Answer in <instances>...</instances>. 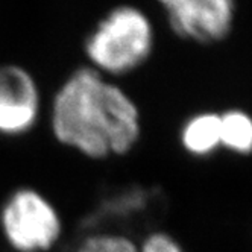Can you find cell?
Masks as SVG:
<instances>
[{"label": "cell", "mask_w": 252, "mask_h": 252, "mask_svg": "<svg viewBox=\"0 0 252 252\" xmlns=\"http://www.w3.org/2000/svg\"><path fill=\"white\" fill-rule=\"evenodd\" d=\"M220 146L248 155L252 152V117L240 110H229L220 116Z\"/></svg>", "instance_id": "cell-8"}, {"label": "cell", "mask_w": 252, "mask_h": 252, "mask_svg": "<svg viewBox=\"0 0 252 252\" xmlns=\"http://www.w3.org/2000/svg\"><path fill=\"white\" fill-rule=\"evenodd\" d=\"M55 137L90 158L129 152L140 137L137 105L97 70L79 68L60 88L52 110Z\"/></svg>", "instance_id": "cell-1"}, {"label": "cell", "mask_w": 252, "mask_h": 252, "mask_svg": "<svg viewBox=\"0 0 252 252\" xmlns=\"http://www.w3.org/2000/svg\"><path fill=\"white\" fill-rule=\"evenodd\" d=\"M2 228L8 243L19 252L47 251L61 236L55 208L31 189L11 194L2 210Z\"/></svg>", "instance_id": "cell-3"}, {"label": "cell", "mask_w": 252, "mask_h": 252, "mask_svg": "<svg viewBox=\"0 0 252 252\" xmlns=\"http://www.w3.org/2000/svg\"><path fill=\"white\" fill-rule=\"evenodd\" d=\"M181 141L191 155H210L220 146V116L202 113L189 119L181 131Z\"/></svg>", "instance_id": "cell-7"}, {"label": "cell", "mask_w": 252, "mask_h": 252, "mask_svg": "<svg viewBox=\"0 0 252 252\" xmlns=\"http://www.w3.org/2000/svg\"><path fill=\"white\" fill-rule=\"evenodd\" d=\"M40 94L37 84L22 67H0V134L28 132L37 122Z\"/></svg>", "instance_id": "cell-5"}, {"label": "cell", "mask_w": 252, "mask_h": 252, "mask_svg": "<svg viewBox=\"0 0 252 252\" xmlns=\"http://www.w3.org/2000/svg\"><path fill=\"white\" fill-rule=\"evenodd\" d=\"M163 8L176 35L205 44L222 41L236 15L231 0H166Z\"/></svg>", "instance_id": "cell-4"}, {"label": "cell", "mask_w": 252, "mask_h": 252, "mask_svg": "<svg viewBox=\"0 0 252 252\" xmlns=\"http://www.w3.org/2000/svg\"><path fill=\"white\" fill-rule=\"evenodd\" d=\"M154 46L152 25L134 6L113 9L90 35L85 50L97 70L123 75L145 63Z\"/></svg>", "instance_id": "cell-2"}, {"label": "cell", "mask_w": 252, "mask_h": 252, "mask_svg": "<svg viewBox=\"0 0 252 252\" xmlns=\"http://www.w3.org/2000/svg\"><path fill=\"white\" fill-rule=\"evenodd\" d=\"M78 252H184L173 237L164 232H154L138 248L131 239L120 234H96L88 237Z\"/></svg>", "instance_id": "cell-6"}]
</instances>
